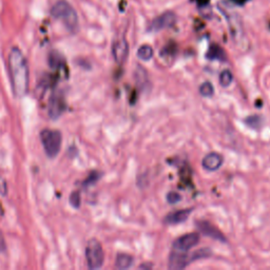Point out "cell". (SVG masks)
Returning <instances> with one entry per match:
<instances>
[{
	"mask_svg": "<svg viewBox=\"0 0 270 270\" xmlns=\"http://www.w3.org/2000/svg\"><path fill=\"white\" fill-rule=\"evenodd\" d=\"M176 21V16L172 12H165L159 17L155 18L151 24V30L154 32H160L162 30L172 27Z\"/></svg>",
	"mask_w": 270,
	"mask_h": 270,
	"instance_id": "obj_10",
	"label": "cell"
},
{
	"mask_svg": "<svg viewBox=\"0 0 270 270\" xmlns=\"http://www.w3.org/2000/svg\"><path fill=\"white\" fill-rule=\"evenodd\" d=\"M233 80L232 73L229 70H224L219 75V84L222 87H229Z\"/></svg>",
	"mask_w": 270,
	"mask_h": 270,
	"instance_id": "obj_16",
	"label": "cell"
},
{
	"mask_svg": "<svg viewBox=\"0 0 270 270\" xmlns=\"http://www.w3.org/2000/svg\"><path fill=\"white\" fill-rule=\"evenodd\" d=\"M65 108H67V105H65L61 93H53L50 97V102H49V116L52 119H57L65 111Z\"/></svg>",
	"mask_w": 270,
	"mask_h": 270,
	"instance_id": "obj_7",
	"label": "cell"
},
{
	"mask_svg": "<svg viewBox=\"0 0 270 270\" xmlns=\"http://www.w3.org/2000/svg\"><path fill=\"white\" fill-rule=\"evenodd\" d=\"M40 141H42L44 150L48 158L54 159L58 155L62 144V135L60 131L48 128L44 129L40 132Z\"/></svg>",
	"mask_w": 270,
	"mask_h": 270,
	"instance_id": "obj_3",
	"label": "cell"
},
{
	"mask_svg": "<svg viewBox=\"0 0 270 270\" xmlns=\"http://www.w3.org/2000/svg\"><path fill=\"white\" fill-rule=\"evenodd\" d=\"M223 162L224 161H223L222 155L216 152H211L203 159L202 165L204 169H206L208 171H216L222 167Z\"/></svg>",
	"mask_w": 270,
	"mask_h": 270,
	"instance_id": "obj_11",
	"label": "cell"
},
{
	"mask_svg": "<svg viewBox=\"0 0 270 270\" xmlns=\"http://www.w3.org/2000/svg\"><path fill=\"white\" fill-rule=\"evenodd\" d=\"M207 57L212 60H225V53L222 49L218 48L217 46H214L210 48V50L207 54Z\"/></svg>",
	"mask_w": 270,
	"mask_h": 270,
	"instance_id": "obj_15",
	"label": "cell"
},
{
	"mask_svg": "<svg viewBox=\"0 0 270 270\" xmlns=\"http://www.w3.org/2000/svg\"><path fill=\"white\" fill-rule=\"evenodd\" d=\"M112 55L116 63L122 64L129 55V44L125 37H119L114 40L112 46Z\"/></svg>",
	"mask_w": 270,
	"mask_h": 270,
	"instance_id": "obj_6",
	"label": "cell"
},
{
	"mask_svg": "<svg viewBox=\"0 0 270 270\" xmlns=\"http://www.w3.org/2000/svg\"><path fill=\"white\" fill-rule=\"evenodd\" d=\"M190 263H192L191 255L188 256L186 252L182 251H176L171 252L169 257V268L170 269H184L186 268Z\"/></svg>",
	"mask_w": 270,
	"mask_h": 270,
	"instance_id": "obj_9",
	"label": "cell"
},
{
	"mask_svg": "<svg viewBox=\"0 0 270 270\" xmlns=\"http://www.w3.org/2000/svg\"><path fill=\"white\" fill-rule=\"evenodd\" d=\"M201 240V236L199 233L196 232H191V233H187L182 236L177 238L174 243H173V248L176 251H182V252H187L193 247H195L196 245L199 244Z\"/></svg>",
	"mask_w": 270,
	"mask_h": 270,
	"instance_id": "obj_5",
	"label": "cell"
},
{
	"mask_svg": "<svg viewBox=\"0 0 270 270\" xmlns=\"http://www.w3.org/2000/svg\"><path fill=\"white\" fill-rule=\"evenodd\" d=\"M10 80L14 95L18 98L24 97L30 88V70L26 56L20 49L12 48L7 56Z\"/></svg>",
	"mask_w": 270,
	"mask_h": 270,
	"instance_id": "obj_1",
	"label": "cell"
},
{
	"mask_svg": "<svg viewBox=\"0 0 270 270\" xmlns=\"http://www.w3.org/2000/svg\"><path fill=\"white\" fill-rule=\"evenodd\" d=\"M211 253L212 252H211V250L209 248H203V249H200V250H196L193 253H191L192 262L209 258L211 256Z\"/></svg>",
	"mask_w": 270,
	"mask_h": 270,
	"instance_id": "obj_18",
	"label": "cell"
},
{
	"mask_svg": "<svg viewBox=\"0 0 270 270\" xmlns=\"http://www.w3.org/2000/svg\"><path fill=\"white\" fill-rule=\"evenodd\" d=\"M153 54H154L153 49L149 45H144L140 47V49L137 50V57L144 61L150 60L153 57Z\"/></svg>",
	"mask_w": 270,
	"mask_h": 270,
	"instance_id": "obj_14",
	"label": "cell"
},
{
	"mask_svg": "<svg viewBox=\"0 0 270 270\" xmlns=\"http://www.w3.org/2000/svg\"><path fill=\"white\" fill-rule=\"evenodd\" d=\"M135 79L137 81L138 85L144 86L145 83L148 81V77H147V72L143 67H137L136 73H135Z\"/></svg>",
	"mask_w": 270,
	"mask_h": 270,
	"instance_id": "obj_19",
	"label": "cell"
},
{
	"mask_svg": "<svg viewBox=\"0 0 270 270\" xmlns=\"http://www.w3.org/2000/svg\"><path fill=\"white\" fill-rule=\"evenodd\" d=\"M196 226H198L199 230L204 235L208 236V238H211L222 243L227 241L226 236L222 233V231H220L218 228H216L215 225H212L209 222H206V220H200V222L196 223Z\"/></svg>",
	"mask_w": 270,
	"mask_h": 270,
	"instance_id": "obj_8",
	"label": "cell"
},
{
	"mask_svg": "<svg viewBox=\"0 0 270 270\" xmlns=\"http://www.w3.org/2000/svg\"><path fill=\"white\" fill-rule=\"evenodd\" d=\"M181 195L176 192H169L167 195V201L169 204H176L181 201Z\"/></svg>",
	"mask_w": 270,
	"mask_h": 270,
	"instance_id": "obj_22",
	"label": "cell"
},
{
	"mask_svg": "<svg viewBox=\"0 0 270 270\" xmlns=\"http://www.w3.org/2000/svg\"><path fill=\"white\" fill-rule=\"evenodd\" d=\"M80 194L79 192H73L70 196V203H71V205L74 207V208H79L80 206Z\"/></svg>",
	"mask_w": 270,
	"mask_h": 270,
	"instance_id": "obj_21",
	"label": "cell"
},
{
	"mask_svg": "<svg viewBox=\"0 0 270 270\" xmlns=\"http://www.w3.org/2000/svg\"><path fill=\"white\" fill-rule=\"evenodd\" d=\"M5 250H6V243L1 230H0V253L5 252Z\"/></svg>",
	"mask_w": 270,
	"mask_h": 270,
	"instance_id": "obj_23",
	"label": "cell"
},
{
	"mask_svg": "<svg viewBox=\"0 0 270 270\" xmlns=\"http://www.w3.org/2000/svg\"><path fill=\"white\" fill-rule=\"evenodd\" d=\"M51 15L59 20L69 32L75 34L79 30L78 15L74 7L67 0H57L51 7Z\"/></svg>",
	"mask_w": 270,
	"mask_h": 270,
	"instance_id": "obj_2",
	"label": "cell"
},
{
	"mask_svg": "<svg viewBox=\"0 0 270 270\" xmlns=\"http://www.w3.org/2000/svg\"><path fill=\"white\" fill-rule=\"evenodd\" d=\"M100 178H101V173L97 172V171H93V172H91V174H90L88 176V178L84 182V185L91 186V185L95 184Z\"/></svg>",
	"mask_w": 270,
	"mask_h": 270,
	"instance_id": "obj_20",
	"label": "cell"
},
{
	"mask_svg": "<svg viewBox=\"0 0 270 270\" xmlns=\"http://www.w3.org/2000/svg\"><path fill=\"white\" fill-rule=\"evenodd\" d=\"M86 260L90 269L95 270L102 268L105 262V252L100 241L91 239L87 243Z\"/></svg>",
	"mask_w": 270,
	"mask_h": 270,
	"instance_id": "obj_4",
	"label": "cell"
},
{
	"mask_svg": "<svg viewBox=\"0 0 270 270\" xmlns=\"http://www.w3.org/2000/svg\"><path fill=\"white\" fill-rule=\"evenodd\" d=\"M133 265V258L128 253H118L115 261V266L117 269H128Z\"/></svg>",
	"mask_w": 270,
	"mask_h": 270,
	"instance_id": "obj_13",
	"label": "cell"
},
{
	"mask_svg": "<svg viewBox=\"0 0 270 270\" xmlns=\"http://www.w3.org/2000/svg\"><path fill=\"white\" fill-rule=\"evenodd\" d=\"M192 214V209H182L177 210L174 212H171L165 217V223L168 225H177L184 223L187 220V218L190 216Z\"/></svg>",
	"mask_w": 270,
	"mask_h": 270,
	"instance_id": "obj_12",
	"label": "cell"
},
{
	"mask_svg": "<svg viewBox=\"0 0 270 270\" xmlns=\"http://www.w3.org/2000/svg\"><path fill=\"white\" fill-rule=\"evenodd\" d=\"M200 93L204 97H211L215 94V88L211 85L209 81H206V83H203L200 87Z\"/></svg>",
	"mask_w": 270,
	"mask_h": 270,
	"instance_id": "obj_17",
	"label": "cell"
}]
</instances>
